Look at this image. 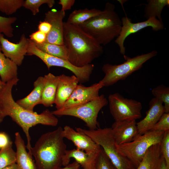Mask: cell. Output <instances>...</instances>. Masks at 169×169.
<instances>
[{
	"label": "cell",
	"instance_id": "ba28073f",
	"mask_svg": "<svg viewBox=\"0 0 169 169\" xmlns=\"http://www.w3.org/2000/svg\"><path fill=\"white\" fill-rule=\"evenodd\" d=\"M104 95L102 94L96 98L83 105L72 108L56 110L52 111L54 115L74 117L83 120L89 129H97V120L100 110L108 104Z\"/></svg>",
	"mask_w": 169,
	"mask_h": 169
},
{
	"label": "cell",
	"instance_id": "b9f144b4",
	"mask_svg": "<svg viewBox=\"0 0 169 169\" xmlns=\"http://www.w3.org/2000/svg\"><path fill=\"white\" fill-rule=\"evenodd\" d=\"M159 169H167L165 161L162 157Z\"/></svg>",
	"mask_w": 169,
	"mask_h": 169
},
{
	"label": "cell",
	"instance_id": "d590c367",
	"mask_svg": "<svg viewBox=\"0 0 169 169\" xmlns=\"http://www.w3.org/2000/svg\"><path fill=\"white\" fill-rule=\"evenodd\" d=\"M46 34L38 30L31 34L30 36V39L37 44H41L45 42Z\"/></svg>",
	"mask_w": 169,
	"mask_h": 169
},
{
	"label": "cell",
	"instance_id": "cb8c5ba5",
	"mask_svg": "<svg viewBox=\"0 0 169 169\" xmlns=\"http://www.w3.org/2000/svg\"><path fill=\"white\" fill-rule=\"evenodd\" d=\"M18 66L6 57L1 49L0 44V76L1 80L6 83L18 78Z\"/></svg>",
	"mask_w": 169,
	"mask_h": 169
},
{
	"label": "cell",
	"instance_id": "ab89813d",
	"mask_svg": "<svg viewBox=\"0 0 169 169\" xmlns=\"http://www.w3.org/2000/svg\"><path fill=\"white\" fill-rule=\"evenodd\" d=\"M80 165L74 161L73 162L64 166V167H61L59 169H80Z\"/></svg>",
	"mask_w": 169,
	"mask_h": 169
},
{
	"label": "cell",
	"instance_id": "e0dca14e",
	"mask_svg": "<svg viewBox=\"0 0 169 169\" xmlns=\"http://www.w3.org/2000/svg\"><path fill=\"white\" fill-rule=\"evenodd\" d=\"M62 135L71 141L76 149L86 152H99L101 147L95 143L88 136L74 130L68 125H65L63 129Z\"/></svg>",
	"mask_w": 169,
	"mask_h": 169
},
{
	"label": "cell",
	"instance_id": "d6a6232c",
	"mask_svg": "<svg viewBox=\"0 0 169 169\" xmlns=\"http://www.w3.org/2000/svg\"><path fill=\"white\" fill-rule=\"evenodd\" d=\"M15 17L7 18L0 16V33L7 37L13 36V28L12 24L16 20Z\"/></svg>",
	"mask_w": 169,
	"mask_h": 169
},
{
	"label": "cell",
	"instance_id": "7bdbcfd3",
	"mask_svg": "<svg viewBox=\"0 0 169 169\" xmlns=\"http://www.w3.org/2000/svg\"><path fill=\"white\" fill-rule=\"evenodd\" d=\"M4 118V117L1 111V110L0 109V124L3 121Z\"/></svg>",
	"mask_w": 169,
	"mask_h": 169
},
{
	"label": "cell",
	"instance_id": "52a82bcc",
	"mask_svg": "<svg viewBox=\"0 0 169 169\" xmlns=\"http://www.w3.org/2000/svg\"><path fill=\"white\" fill-rule=\"evenodd\" d=\"M165 131H150L141 135L138 134L129 142L116 146L118 152L126 157L136 168L148 149L152 146L160 144Z\"/></svg>",
	"mask_w": 169,
	"mask_h": 169
},
{
	"label": "cell",
	"instance_id": "4fadbf2b",
	"mask_svg": "<svg viewBox=\"0 0 169 169\" xmlns=\"http://www.w3.org/2000/svg\"><path fill=\"white\" fill-rule=\"evenodd\" d=\"M29 39L24 34L21 36L19 42L14 44L5 38L3 34L0 33L1 49L4 55L9 59L17 66L22 63L24 56L27 54Z\"/></svg>",
	"mask_w": 169,
	"mask_h": 169
},
{
	"label": "cell",
	"instance_id": "7c38bea8",
	"mask_svg": "<svg viewBox=\"0 0 169 169\" xmlns=\"http://www.w3.org/2000/svg\"><path fill=\"white\" fill-rule=\"evenodd\" d=\"M103 87L100 81L98 83H94L88 87L80 83L78 84L70 97L60 109L76 107L96 98L99 96L100 90Z\"/></svg>",
	"mask_w": 169,
	"mask_h": 169
},
{
	"label": "cell",
	"instance_id": "f6af8a7d",
	"mask_svg": "<svg viewBox=\"0 0 169 169\" xmlns=\"http://www.w3.org/2000/svg\"><path fill=\"white\" fill-rule=\"evenodd\" d=\"M0 169H1V168H0Z\"/></svg>",
	"mask_w": 169,
	"mask_h": 169
},
{
	"label": "cell",
	"instance_id": "4316f807",
	"mask_svg": "<svg viewBox=\"0 0 169 169\" xmlns=\"http://www.w3.org/2000/svg\"><path fill=\"white\" fill-rule=\"evenodd\" d=\"M34 43L40 50L49 55L68 60L67 51L64 45H60L44 42L41 44Z\"/></svg>",
	"mask_w": 169,
	"mask_h": 169
},
{
	"label": "cell",
	"instance_id": "f546056e",
	"mask_svg": "<svg viewBox=\"0 0 169 169\" xmlns=\"http://www.w3.org/2000/svg\"><path fill=\"white\" fill-rule=\"evenodd\" d=\"M24 2L23 0H0V11L11 15L23 6Z\"/></svg>",
	"mask_w": 169,
	"mask_h": 169
},
{
	"label": "cell",
	"instance_id": "8992f818",
	"mask_svg": "<svg viewBox=\"0 0 169 169\" xmlns=\"http://www.w3.org/2000/svg\"><path fill=\"white\" fill-rule=\"evenodd\" d=\"M75 130L88 136L100 146L117 169L136 168L129 159L118 151L111 127L97 128L94 130L79 127L76 128Z\"/></svg>",
	"mask_w": 169,
	"mask_h": 169
},
{
	"label": "cell",
	"instance_id": "3957f363",
	"mask_svg": "<svg viewBox=\"0 0 169 169\" xmlns=\"http://www.w3.org/2000/svg\"><path fill=\"white\" fill-rule=\"evenodd\" d=\"M63 128L59 126L52 131L42 135L31 149L37 169H59L66 149Z\"/></svg>",
	"mask_w": 169,
	"mask_h": 169
},
{
	"label": "cell",
	"instance_id": "ac0fdd59",
	"mask_svg": "<svg viewBox=\"0 0 169 169\" xmlns=\"http://www.w3.org/2000/svg\"><path fill=\"white\" fill-rule=\"evenodd\" d=\"M79 80L74 75L59 76L54 103L56 110L61 109L78 84Z\"/></svg>",
	"mask_w": 169,
	"mask_h": 169
},
{
	"label": "cell",
	"instance_id": "7402d4cb",
	"mask_svg": "<svg viewBox=\"0 0 169 169\" xmlns=\"http://www.w3.org/2000/svg\"><path fill=\"white\" fill-rule=\"evenodd\" d=\"M33 86V90L28 95L16 102L22 107L32 112L34 111L36 105L41 104L44 87L43 77H38L34 82Z\"/></svg>",
	"mask_w": 169,
	"mask_h": 169
},
{
	"label": "cell",
	"instance_id": "ee69618b",
	"mask_svg": "<svg viewBox=\"0 0 169 169\" xmlns=\"http://www.w3.org/2000/svg\"><path fill=\"white\" fill-rule=\"evenodd\" d=\"M5 84V83L3 82L1 79H0V91L3 88Z\"/></svg>",
	"mask_w": 169,
	"mask_h": 169
},
{
	"label": "cell",
	"instance_id": "9c48e42d",
	"mask_svg": "<svg viewBox=\"0 0 169 169\" xmlns=\"http://www.w3.org/2000/svg\"><path fill=\"white\" fill-rule=\"evenodd\" d=\"M27 54L34 55L39 58L45 64L49 69L52 66L61 67L68 69L78 78L80 84L90 80L94 68V65L91 64L82 67H77L68 60L47 54L38 49L33 42L30 39Z\"/></svg>",
	"mask_w": 169,
	"mask_h": 169
},
{
	"label": "cell",
	"instance_id": "603a6c76",
	"mask_svg": "<svg viewBox=\"0 0 169 169\" xmlns=\"http://www.w3.org/2000/svg\"><path fill=\"white\" fill-rule=\"evenodd\" d=\"M162 158L160 144L153 145L148 149L142 160L135 169H159Z\"/></svg>",
	"mask_w": 169,
	"mask_h": 169
},
{
	"label": "cell",
	"instance_id": "f1b7e54d",
	"mask_svg": "<svg viewBox=\"0 0 169 169\" xmlns=\"http://www.w3.org/2000/svg\"><path fill=\"white\" fill-rule=\"evenodd\" d=\"M152 95L163 103L165 113H169V87L163 84L158 85L151 90Z\"/></svg>",
	"mask_w": 169,
	"mask_h": 169
},
{
	"label": "cell",
	"instance_id": "30bf717a",
	"mask_svg": "<svg viewBox=\"0 0 169 169\" xmlns=\"http://www.w3.org/2000/svg\"><path fill=\"white\" fill-rule=\"evenodd\" d=\"M110 113L115 121L136 120L141 117L142 104L132 99L124 98L118 93L108 97Z\"/></svg>",
	"mask_w": 169,
	"mask_h": 169
},
{
	"label": "cell",
	"instance_id": "5b68a950",
	"mask_svg": "<svg viewBox=\"0 0 169 169\" xmlns=\"http://www.w3.org/2000/svg\"><path fill=\"white\" fill-rule=\"evenodd\" d=\"M157 54V51L154 50L133 58L124 55L125 61L123 63L115 65L105 64L102 70L105 75L100 81L103 87H108L120 80L125 79L132 73L140 69L145 62Z\"/></svg>",
	"mask_w": 169,
	"mask_h": 169
},
{
	"label": "cell",
	"instance_id": "277c9868",
	"mask_svg": "<svg viewBox=\"0 0 169 169\" xmlns=\"http://www.w3.org/2000/svg\"><path fill=\"white\" fill-rule=\"evenodd\" d=\"M115 5L107 3L99 15L79 26L101 45H106L119 35L122 22Z\"/></svg>",
	"mask_w": 169,
	"mask_h": 169
},
{
	"label": "cell",
	"instance_id": "5bb4252c",
	"mask_svg": "<svg viewBox=\"0 0 169 169\" xmlns=\"http://www.w3.org/2000/svg\"><path fill=\"white\" fill-rule=\"evenodd\" d=\"M65 16V11L52 9L45 14L44 21L51 25V29L46 35L45 42L64 45L63 39V20Z\"/></svg>",
	"mask_w": 169,
	"mask_h": 169
},
{
	"label": "cell",
	"instance_id": "6da1fadb",
	"mask_svg": "<svg viewBox=\"0 0 169 169\" xmlns=\"http://www.w3.org/2000/svg\"><path fill=\"white\" fill-rule=\"evenodd\" d=\"M18 78L5 83L0 91V109L5 117L10 116L22 129L27 140L26 148L31 156V137L29 133L30 128L38 124L56 126L58 119L52 111L46 109L40 114L27 110L18 105L13 99L12 90L19 81Z\"/></svg>",
	"mask_w": 169,
	"mask_h": 169
},
{
	"label": "cell",
	"instance_id": "ffe728a7",
	"mask_svg": "<svg viewBox=\"0 0 169 169\" xmlns=\"http://www.w3.org/2000/svg\"><path fill=\"white\" fill-rule=\"evenodd\" d=\"M16 162L19 169H37L32 156L26 150L24 141L19 132L15 133Z\"/></svg>",
	"mask_w": 169,
	"mask_h": 169
},
{
	"label": "cell",
	"instance_id": "e575fe53",
	"mask_svg": "<svg viewBox=\"0 0 169 169\" xmlns=\"http://www.w3.org/2000/svg\"><path fill=\"white\" fill-rule=\"evenodd\" d=\"M168 130H169V113H164L150 131H165Z\"/></svg>",
	"mask_w": 169,
	"mask_h": 169
},
{
	"label": "cell",
	"instance_id": "2e32d148",
	"mask_svg": "<svg viewBox=\"0 0 169 169\" xmlns=\"http://www.w3.org/2000/svg\"><path fill=\"white\" fill-rule=\"evenodd\" d=\"M149 105V108L145 117L136 123L138 133L141 135L150 131L165 113L163 103L156 98L150 100Z\"/></svg>",
	"mask_w": 169,
	"mask_h": 169
},
{
	"label": "cell",
	"instance_id": "44dd1931",
	"mask_svg": "<svg viewBox=\"0 0 169 169\" xmlns=\"http://www.w3.org/2000/svg\"><path fill=\"white\" fill-rule=\"evenodd\" d=\"M58 81L59 76L51 73L43 77L44 87L40 104L49 107L54 103Z\"/></svg>",
	"mask_w": 169,
	"mask_h": 169
},
{
	"label": "cell",
	"instance_id": "d4e9b609",
	"mask_svg": "<svg viewBox=\"0 0 169 169\" xmlns=\"http://www.w3.org/2000/svg\"><path fill=\"white\" fill-rule=\"evenodd\" d=\"M102 11L95 8L76 9L69 15L66 22L67 23L79 26L90 18L99 15Z\"/></svg>",
	"mask_w": 169,
	"mask_h": 169
},
{
	"label": "cell",
	"instance_id": "4dcf8cb0",
	"mask_svg": "<svg viewBox=\"0 0 169 169\" xmlns=\"http://www.w3.org/2000/svg\"><path fill=\"white\" fill-rule=\"evenodd\" d=\"M93 169H117L101 147L96 157Z\"/></svg>",
	"mask_w": 169,
	"mask_h": 169
},
{
	"label": "cell",
	"instance_id": "f35d334b",
	"mask_svg": "<svg viewBox=\"0 0 169 169\" xmlns=\"http://www.w3.org/2000/svg\"><path fill=\"white\" fill-rule=\"evenodd\" d=\"M51 28V25L48 22L45 21H40L38 25V30L47 34L50 31Z\"/></svg>",
	"mask_w": 169,
	"mask_h": 169
},
{
	"label": "cell",
	"instance_id": "836d02e7",
	"mask_svg": "<svg viewBox=\"0 0 169 169\" xmlns=\"http://www.w3.org/2000/svg\"><path fill=\"white\" fill-rule=\"evenodd\" d=\"M160 148L167 169H169V130L165 131L160 144Z\"/></svg>",
	"mask_w": 169,
	"mask_h": 169
},
{
	"label": "cell",
	"instance_id": "7a4b0ae2",
	"mask_svg": "<svg viewBox=\"0 0 169 169\" xmlns=\"http://www.w3.org/2000/svg\"><path fill=\"white\" fill-rule=\"evenodd\" d=\"M63 43L68 54V60L82 67L91 64L103 53L102 45L79 26L63 23Z\"/></svg>",
	"mask_w": 169,
	"mask_h": 169
},
{
	"label": "cell",
	"instance_id": "484cf974",
	"mask_svg": "<svg viewBox=\"0 0 169 169\" xmlns=\"http://www.w3.org/2000/svg\"><path fill=\"white\" fill-rule=\"evenodd\" d=\"M144 8V17L148 19L155 18L162 22V11L165 6L169 7V0H148Z\"/></svg>",
	"mask_w": 169,
	"mask_h": 169
},
{
	"label": "cell",
	"instance_id": "8d00e7d4",
	"mask_svg": "<svg viewBox=\"0 0 169 169\" xmlns=\"http://www.w3.org/2000/svg\"><path fill=\"white\" fill-rule=\"evenodd\" d=\"M75 2V0H60L59 4L61 6V10L65 11L71 9Z\"/></svg>",
	"mask_w": 169,
	"mask_h": 169
},
{
	"label": "cell",
	"instance_id": "60d3db41",
	"mask_svg": "<svg viewBox=\"0 0 169 169\" xmlns=\"http://www.w3.org/2000/svg\"><path fill=\"white\" fill-rule=\"evenodd\" d=\"M2 169H19L16 163L7 166Z\"/></svg>",
	"mask_w": 169,
	"mask_h": 169
},
{
	"label": "cell",
	"instance_id": "74e56055",
	"mask_svg": "<svg viewBox=\"0 0 169 169\" xmlns=\"http://www.w3.org/2000/svg\"><path fill=\"white\" fill-rule=\"evenodd\" d=\"M11 141L7 134L0 132V149L7 146Z\"/></svg>",
	"mask_w": 169,
	"mask_h": 169
},
{
	"label": "cell",
	"instance_id": "8fae6325",
	"mask_svg": "<svg viewBox=\"0 0 169 169\" xmlns=\"http://www.w3.org/2000/svg\"><path fill=\"white\" fill-rule=\"evenodd\" d=\"M121 29L119 36L116 38L115 42L118 45L120 52L124 55L125 48L124 42L126 38L130 35L135 33L147 27H151L153 31H157L163 30L164 25L163 22L153 17L146 20L137 23H133L131 19L125 16L121 19Z\"/></svg>",
	"mask_w": 169,
	"mask_h": 169
},
{
	"label": "cell",
	"instance_id": "1f68e13d",
	"mask_svg": "<svg viewBox=\"0 0 169 169\" xmlns=\"http://www.w3.org/2000/svg\"><path fill=\"white\" fill-rule=\"evenodd\" d=\"M55 3L54 0H26L23 7L30 10L33 14L36 15L39 12V8L42 4H46L49 8H52Z\"/></svg>",
	"mask_w": 169,
	"mask_h": 169
},
{
	"label": "cell",
	"instance_id": "9a60e30c",
	"mask_svg": "<svg viewBox=\"0 0 169 169\" xmlns=\"http://www.w3.org/2000/svg\"><path fill=\"white\" fill-rule=\"evenodd\" d=\"M111 128L116 146L132 141L139 134L135 120L115 121Z\"/></svg>",
	"mask_w": 169,
	"mask_h": 169
},
{
	"label": "cell",
	"instance_id": "d6986e66",
	"mask_svg": "<svg viewBox=\"0 0 169 169\" xmlns=\"http://www.w3.org/2000/svg\"><path fill=\"white\" fill-rule=\"evenodd\" d=\"M99 152H86L76 148L66 150L63 158L62 166H65L69 164L71 159L72 158L83 169H93Z\"/></svg>",
	"mask_w": 169,
	"mask_h": 169
},
{
	"label": "cell",
	"instance_id": "83f0119b",
	"mask_svg": "<svg viewBox=\"0 0 169 169\" xmlns=\"http://www.w3.org/2000/svg\"><path fill=\"white\" fill-rule=\"evenodd\" d=\"M16 153L12 148V142L0 150V168L16 163Z\"/></svg>",
	"mask_w": 169,
	"mask_h": 169
}]
</instances>
